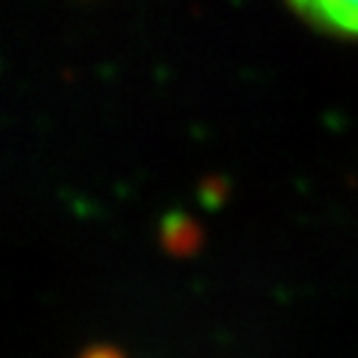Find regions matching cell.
<instances>
[{
	"label": "cell",
	"mask_w": 358,
	"mask_h": 358,
	"mask_svg": "<svg viewBox=\"0 0 358 358\" xmlns=\"http://www.w3.org/2000/svg\"><path fill=\"white\" fill-rule=\"evenodd\" d=\"M287 6L332 38L358 40V0H287Z\"/></svg>",
	"instance_id": "1"
}]
</instances>
